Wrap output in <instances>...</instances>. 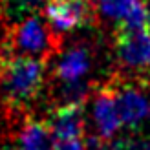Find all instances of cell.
Wrapping results in <instances>:
<instances>
[{
    "instance_id": "5",
    "label": "cell",
    "mask_w": 150,
    "mask_h": 150,
    "mask_svg": "<svg viewBox=\"0 0 150 150\" xmlns=\"http://www.w3.org/2000/svg\"><path fill=\"white\" fill-rule=\"evenodd\" d=\"M108 82L114 88L121 123L132 130L137 128L150 114V101L143 93V90L139 88L141 82L139 81L132 82L130 79H123L121 75L112 77Z\"/></svg>"
},
{
    "instance_id": "3",
    "label": "cell",
    "mask_w": 150,
    "mask_h": 150,
    "mask_svg": "<svg viewBox=\"0 0 150 150\" xmlns=\"http://www.w3.org/2000/svg\"><path fill=\"white\" fill-rule=\"evenodd\" d=\"M114 50L121 77L143 82L150 70V31H114ZM145 84V82H143Z\"/></svg>"
},
{
    "instance_id": "9",
    "label": "cell",
    "mask_w": 150,
    "mask_h": 150,
    "mask_svg": "<svg viewBox=\"0 0 150 150\" xmlns=\"http://www.w3.org/2000/svg\"><path fill=\"white\" fill-rule=\"evenodd\" d=\"M13 150H53V136H51L48 121L24 117L18 125L17 134L11 143Z\"/></svg>"
},
{
    "instance_id": "10",
    "label": "cell",
    "mask_w": 150,
    "mask_h": 150,
    "mask_svg": "<svg viewBox=\"0 0 150 150\" xmlns=\"http://www.w3.org/2000/svg\"><path fill=\"white\" fill-rule=\"evenodd\" d=\"M137 0H95L97 4V17H103L106 20L117 22L125 18V15L132 9V6Z\"/></svg>"
},
{
    "instance_id": "13",
    "label": "cell",
    "mask_w": 150,
    "mask_h": 150,
    "mask_svg": "<svg viewBox=\"0 0 150 150\" xmlns=\"http://www.w3.org/2000/svg\"><path fill=\"white\" fill-rule=\"evenodd\" d=\"M145 77H148V86H150V71H146V73H145Z\"/></svg>"
},
{
    "instance_id": "12",
    "label": "cell",
    "mask_w": 150,
    "mask_h": 150,
    "mask_svg": "<svg viewBox=\"0 0 150 150\" xmlns=\"http://www.w3.org/2000/svg\"><path fill=\"white\" fill-rule=\"evenodd\" d=\"M18 6H22V9H26V7H29V6H35V4H40V2H44V0H15Z\"/></svg>"
},
{
    "instance_id": "2",
    "label": "cell",
    "mask_w": 150,
    "mask_h": 150,
    "mask_svg": "<svg viewBox=\"0 0 150 150\" xmlns=\"http://www.w3.org/2000/svg\"><path fill=\"white\" fill-rule=\"evenodd\" d=\"M7 55H24L48 62L61 50V35L39 15H29L6 33Z\"/></svg>"
},
{
    "instance_id": "8",
    "label": "cell",
    "mask_w": 150,
    "mask_h": 150,
    "mask_svg": "<svg viewBox=\"0 0 150 150\" xmlns=\"http://www.w3.org/2000/svg\"><path fill=\"white\" fill-rule=\"evenodd\" d=\"M93 64V51L90 44H75L59 57L53 70V79L61 82L82 81Z\"/></svg>"
},
{
    "instance_id": "6",
    "label": "cell",
    "mask_w": 150,
    "mask_h": 150,
    "mask_svg": "<svg viewBox=\"0 0 150 150\" xmlns=\"http://www.w3.org/2000/svg\"><path fill=\"white\" fill-rule=\"evenodd\" d=\"M93 103H92V119L97 130V136L104 139H112L123 126L121 115L117 110L115 93L110 82H104L93 90Z\"/></svg>"
},
{
    "instance_id": "4",
    "label": "cell",
    "mask_w": 150,
    "mask_h": 150,
    "mask_svg": "<svg viewBox=\"0 0 150 150\" xmlns=\"http://www.w3.org/2000/svg\"><path fill=\"white\" fill-rule=\"evenodd\" d=\"M44 17L59 35L95 24L99 18L95 0H48Z\"/></svg>"
},
{
    "instance_id": "1",
    "label": "cell",
    "mask_w": 150,
    "mask_h": 150,
    "mask_svg": "<svg viewBox=\"0 0 150 150\" xmlns=\"http://www.w3.org/2000/svg\"><path fill=\"white\" fill-rule=\"evenodd\" d=\"M44 86L46 66L40 59L6 55L0 61V95L9 121L18 123V114L40 95Z\"/></svg>"
},
{
    "instance_id": "11",
    "label": "cell",
    "mask_w": 150,
    "mask_h": 150,
    "mask_svg": "<svg viewBox=\"0 0 150 150\" xmlns=\"http://www.w3.org/2000/svg\"><path fill=\"white\" fill-rule=\"evenodd\" d=\"M114 150H150V136L130 132L114 141Z\"/></svg>"
},
{
    "instance_id": "7",
    "label": "cell",
    "mask_w": 150,
    "mask_h": 150,
    "mask_svg": "<svg viewBox=\"0 0 150 150\" xmlns=\"http://www.w3.org/2000/svg\"><path fill=\"white\" fill-rule=\"evenodd\" d=\"M53 143L61 141H82L86 134L84 104H64L53 106L48 119Z\"/></svg>"
}]
</instances>
